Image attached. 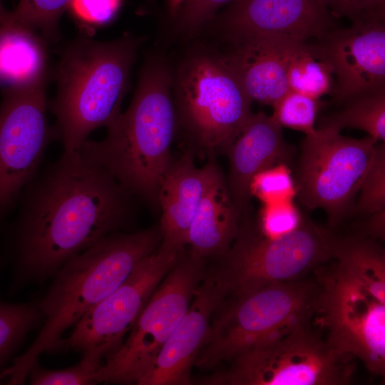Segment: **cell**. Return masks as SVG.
Instances as JSON below:
<instances>
[{
	"label": "cell",
	"instance_id": "cell-18",
	"mask_svg": "<svg viewBox=\"0 0 385 385\" xmlns=\"http://www.w3.org/2000/svg\"><path fill=\"white\" fill-rule=\"evenodd\" d=\"M304 42L268 34L230 42L225 55L252 101L273 106L288 91L287 70L295 50Z\"/></svg>",
	"mask_w": 385,
	"mask_h": 385
},
{
	"label": "cell",
	"instance_id": "cell-23",
	"mask_svg": "<svg viewBox=\"0 0 385 385\" xmlns=\"http://www.w3.org/2000/svg\"><path fill=\"white\" fill-rule=\"evenodd\" d=\"M341 111L324 119L320 128L340 132L351 128L367 133L376 143L385 140V90L346 102Z\"/></svg>",
	"mask_w": 385,
	"mask_h": 385
},
{
	"label": "cell",
	"instance_id": "cell-13",
	"mask_svg": "<svg viewBox=\"0 0 385 385\" xmlns=\"http://www.w3.org/2000/svg\"><path fill=\"white\" fill-rule=\"evenodd\" d=\"M184 250L160 243L115 290L81 317L58 348H69L104 364L120 348L150 295Z\"/></svg>",
	"mask_w": 385,
	"mask_h": 385
},
{
	"label": "cell",
	"instance_id": "cell-4",
	"mask_svg": "<svg viewBox=\"0 0 385 385\" xmlns=\"http://www.w3.org/2000/svg\"><path fill=\"white\" fill-rule=\"evenodd\" d=\"M173 76L162 60L145 66L126 111L100 141L86 140L79 150L107 170L135 198L158 207V191L171 160L177 128Z\"/></svg>",
	"mask_w": 385,
	"mask_h": 385
},
{
	"label": "cell",
	"instance_id": "cell-16",
	"mask_svg": "<svg viewBox=\"0 0 385 385\" xmlns=\"http://www.w3.org/2000/svg\"><path fill=\"white\" fill-rule=\"evenodd\" d=\"M333 16L320 0H233L218 19L229 42L260 35L323 38Z\"/></svg>",
	"mask_w": 385,
	"mask_h": 385
},
{
	"label": "cell",
	"instance_id": "cell-30",
	"mask_svg": "<svg viewBox=\"0 0 385 385\" xmlns=\"http://www.w3.org/2000/svg\"><path fill=\"white\" fill-rule=\"evenodd\" d=\"M304 222L292 200L263 205L255 225L264 237L274 239L297 230Z\"/></svg>",
	"mask_w": 385,
	"mask_h": 385
},
{
	"label": "cell",
	"instance_id": "cell-14",
	"mask_svg": "<svg viewBox=\"0 0 385 385\" xmlns=\"http://www.w3.org/2000/svg\"><path fill=\"white\" fill-rule=\"evenodd\" d=\"M331 65L335 101L385 90L384 21L352 23L332 29L317 43Z\"/></svg>",
	"mask_w": 385,
	"mask_h": 385
},
{
	"label": "cell",
	"instance_id": "cell-19",
	"mask_svg": "<svg viewBox=\"0 0 385 385\" xmlns=\"http://www.w3.org/2000/svg\"><path fill=\"white\" fill-rule=\"evenodd\" d=\"M289 147L282 127L263 112L252 114L227 151L230 170L227 187L242 216L245 215L251 194L250 185L258 173L279 163H285Z\"/></svg>",
	"mask_w": 385,
	"mask_h": 385
},
{
	"label": "cell",
	"instance_id": "cell-21",
	"mask_svg": "<svg viewBox=\"0 0 385 385\" xmlns=\"http://www.w3.org/2000/svg\"><path fill=\"white\" fill-rule=\"evenodd\" d=\"M45 42L36 31L0 23V86L18 87L48 76Z\"/></svg>",
	"mask_w": 385,
	"mask_h": 385
},
{
	"label": "cell",
	"instance_id": "cell-1",
	"mask_svg": "<svg viewBox=\"0 0 385 385\" xmlns=\"http://www.w3.org/2000/svg\"><path fill=\"white\" fill-rule=\"evenodd\" d=\"M135 198L79 149L65 151L21 194L9 242L17 281L54 276L70 258L129 227Z\"/></svg>",
	"mask_w": 385,
	"mask_h": 385
},
{
	"label": "cell",
	"instance_id": "cell-37",
	"mask_svg": "<svg viewBox=\"0 0 385 385\" xmlns=\"http://www.w3.org/2000/svg\"><path fill=\"white\" fill-rule=\"evenodd\" d=\"M175 1L176 2V1H177V0H175Z\"/></svg>",
	"mask_w": 385,
	"mask_h": 385
},
{
	"label": "cell",
	"instance_id": "cell-29",
	"mask_svg": "<svg viewBox=\"0 0 385 385\" xmlns=\"http://www.w3.org/2000/svg\"><path fill=\"white\" fill-rule=\"evenodd\" d=\"M357 210L371 214L385 208V146L376 144L371 165L361 185Z\"/></svg>",
	"mask_w": 385,
	"mask_h": 385
},
{
	"label": "cell",
	"instance_id": "cell-10",
	"mask_svg": "<svg viewBox=\"0 0 385 385\" xmlns=\"http://www.w3.org/2000/svg\"><path fill=\"white\" fill-rule=\"evenodd\" d=\"M207 269L206 260L183 251L150 295L120 348L97 372L96 384H138L188 311Z\"/></svg>",
	"mask_w": 385,
	"mask_h": 385
},
{
	"label": "cell",
	"instance_id": "cell-34",
	"mask_svg": "<svg viewBox=\"0 0 385 385\" xmlns=\"http://www.w3.org/2000/svg\"><path fill=\"white\" fill-rule=\"evenodd\" d=\"M369 215L364 225V235L375 240H384L385 208Z\"/></svg>",
	"mask_w": 385,
	"mask_h": 385
},
{
	"label": "cell",
	"instance_id": "cell-35",
	"mask_svg": "<svg viewBox=\"0 0 385 385\" xmlns=\"http://www.w3.org/2000/svg\"><path fill=\"white\" fill-rule=\"evenodd\" d=\"M9 11H7L2 4L1 0H0V23L4 22L8 16Z\"/></svg>",
	"mask_w": 385,
	"mask_h": 385
},
{
	"label": "cell",
	"instance_id": "cell-27",
	"mask_svg": "<svg viewBox=\"0 0 385 385\" xmlns=\"http://www.w3.org/2000/svg\"><path fill=\"white\" fill-rule=\"evenodd\" d=\"M103 363L88 356H83L76 365L51 370L43 368L36 359L29 369L28 376L33 385H86L96 384L97 372Z\"/></svg>",
	"mask_w": 385,
	"mask_h": 385
},
{
	"label": "cell",
	"instance_id": "cell-2",
	"mask_svg": "<svg viewBox=\"0 0 385 385\" xmlns=\"http://www.w3.org/2000/svg\"><path fill=\"white\" fill-rule=\"evenodd\" d=\"M332 263L317 269L314 316L335 348L385 372V254L365 235L336 237Z\"/></svg>",
	"mask_w": 385,
	"mask_h": 385
},
{
	"label": "cell",
	"instance_id": "cell-22",
	"mask_svg": "<svg viewBox=\"0 0 385 385\" xmlns=\"http://www.w3.org/2000/svg\"><path fill=\"white\" fill-rule=\"evenodd\" d=\"M289 90L319 99L332 93L334 86L333 70L316 44L302 43L292 54L287 70Z\"/></svg>",
	"mask_w": 385,
	"mask_h": 385
},
{
	"label": "cell",
	"instance_id": "cell-26",
	"mask_svg": "<svg viewBox=\"0 0 385 385\" xmlns=\"http://www.w3.org/2000/svg\"><path fill=\"white\" fill-rule=\"evenodd\" d=\"M319 99L289 90L273 106L272 118L282 128L287 127L313 135Z\"/></svg>",
	"mask_w": 385,
	"mask_h": 385
},
{
	"label": "cell",
	"instance_id": "cell-20",
	"mask_svg": "<svg viewBox=\"0 0 385 385\" xmlns=\"http://www.w3.org/2000/svg\"><path fill=\"white\" fill-rule=\"evenodd\" d=\"M242 217L220 170L191 222L187 240L189 250L207 261L220 260L237 237Z\"/></svg>",
	"mask_w": 385,
	"mask_h": 385
},
{
	"label": "cell",
	"instance_id": "cell-6",
	"mask_svg": "<svg viewBox=\"0 0 385 385\" xmlns=\"http://www.w3.org/2000/svg\"><path fill=\"white\" fill-rule=\"evenodd\" d=\"M177 126L194 155L227 153L252 115V100L225 55L200 51L173 76Z\"/></svg>",
	"mask_w": 385,
	"mask_h": 385
},
{
	"label": "cell",
	"instance_id": "cell-36",
	"mask_svg": "<svg viewBox=\"0 0 385 385\" xmlns=\"http://www.w3.org/2000/svg\"><path fill=\"white\" fill-rule=\"evenodd\" d=\"M0 267H1V259H0Z\"/></svg>",
	"mask_w": 385,
	"mask_h": 385
},
{
	"label": "cell",
	"instance_id": "cell-12",
	"mask_svg": "<svg viewBox=\"0 0 385 385\" xmlns=\"http://www.w3.org/2000/svg\"><path fill=\"white\" fill-rule=\"evenodd\" d=\"M48 76L4 88L0 103V228L38 174L53 140L47 119Z\"/></svg>",
	"mask_w": 385,
	"mask_h": 385
},
{
	"label": "cell",
	"instance_id": "cell-33",
	"mask_svg": "<svg viewBox=\"0 0 385 385\" xmlns=\"http://www.w3.org/2000/svg\"><path fill=\"white\" fill-rule=\"evenodd\" d=\"M120 4V0H72L69 8L81 21L102 24L113 17Z\"/></svg>",
	"mask_w": 385,
	"mask_h": 385
},
{
	"label": "cell",
	"instance_id": "cell-5",
	"mask_svg": "<svg viewBox=\"0 0 385 385\" xmlns=\"http://www.w3.org/2000/svg\"><path fill=\"white\" fill-rule=\"evenodd\" d=\"M141 38L130 34L108 41L81 36L63 50L56 70L57 92L51 108L65 151L108 127L121 114Z\"/></svg>",
	"mask_w": 385,
	"mask_h": 385
},
{
	"label": "cell",
	"instance_id": "cell-25",
	"mask_svg": "<svg viewBox=\"0 0 385 385\" xmlns=\"http://www.w3.org/2000/svg\"><path fill=\"white\" fill-rule=\"evenodd\" d=\"M72 0H19L2 22L41 32L43 38L59 40V21Z\"/></svg>",
	"mask_w": 385,
	"mask_h": 385
},
{
	"label": "cell",
	"instance_id": "cell-11",
	"mask_svg": "<svg viewBox=\"0 0 385 385\" xmlns=\"http://www.w3.org/2000/svg\"><path fill=\"white\" fill-rule=\"evenodd\" d=\"M376 143L371 137H344L319 128L302 142L297 195L309 209L322 208L330 226L348 214L373 160Z\"/></svg>",
	"mask_w": 385,
	"mask_h": 385
},
{
	"label": "cell",
	"instance_id": "cell-28",
	"mask_svg": "<svg viewBox=\"0 0 385 385\" xmlns=\"http://www.w3.org/2000/svg\"><path fill=\"white\" fill-rule=\"evenodd\" d=\"M251 196L263 205L293 200L297 185L286 163H279L255 175L250 185Z\"/></svg>",
	"mask_w": 385,
	"mask_h": 385
},
{
	"label": "cell",
	"instance_id": "cell-8",
	"mask_svg": "<svg viewBox=\"0 0 385 385\" xmlns=\"http://www.w3.org/2000/svg\"><path fill=\"white\" fill-rule=\"evenodd\" d=\"M317 292L316 279L302 278L227 297L212 316L194 366L215 370L295 324L312 319Z\"/></svg>",
	"mask_w": 385,
	"mask_h": 385
},
{
	"label": "cell",
	"instance_id": "cell-3",
	"mask_svg": "<svg viewBox=\"0 0 385 385\" xmlns=\"http://www.w3.org/2000/svg\"><path fill=\"white\" fill-rule=\"evenodd\" d=\"M161 241L159 224L135 232H117L66 261L38 303L44 319L42 329L28 349L1 372L0 384H24L39 355L58 348L64 332L115 290Z\"/></svg>",
	"mask_w": 385,
	"mask_h": 385
},
{
	"label": "cell",
	"instance_id": "cell-32",
	"mask_svg": "<svg viewBox=\"0 0 385 385\" xmlns=\"http://www.w3.org/2000/svg\"><path fill=\"white\" fill-rule=\"evenodd\" d=\"M233 0H188L181 8L177 21L178 31L192 34L215 17V12Z\"/></svg>",
	"mask_w": 385,
	"mask_h": 385
},
{
	"label": "cell",
	"instance_id": "cell-24",
	"mask_svg": "<svg viewBox=\"0 0 385 385\" xmlns=\"http://www.w3.org/2000/svg\"><path fill=\"white\" fill-rule=\"evenodd\" d=\"M41 319L43 316L38 304L8 303L0 299V374Z\"/></svg>",
	"mask_w": 385,
	"mask_h": 385
},
{
	"label": "cell",
	"instance_id": "cell-9",
	"mask_svg": "<svg viewBox=\"0 0 385 385\" xmlns=\"http://www.w3.org/2000/svg\"><path fill=\"white\" fill-rule=\"evenodd\" d=\"M335 240L329 230L308 220L290 233L269 239L243 218L230 250L215 265L227 297L241 296L302 279L330 260Z\"/></svg>",
	"mask_w": 385,
	"mask_h": 385
},
{
	"label": "cell",
	"instance_id": "cell-15",
	"mask_svg": "<svg viewBox=\"0 0 385 385\" xmlns=\"http://www.w3.org/2000/svg\"><path fill=\"white\" fill-rule=\"evenodd\" d=\"M227 297L216 265L208 267L189 308L138 385H188L212 316Z\"/></svg>",
	"mask_w": 385,
	"mask_h": 385
},
{
	"label": "cell",
	"instance_id": "cell-31",
	"mask_svg": "<svg viewBox=\"0 0 385 385\" xmlns=\"http://www.w3.org/2000/svg\"><path fill=\"white\" fill-rule=\"evenodd\" d=\"M333 17L352 23L384 21L385 0H320Z\"/></svg>",
	"mask_w": 385,
	"mask_h": 385
},
{
	"label": "cell",
	"instance_id": "cell-17",
	"mask_svg": "<svg viewBox=\"0 0 385 385\" xmlns=\"http://www.w3.org/2000/svg\"><path fill=\"white\" fill-rule=\"evenodd\" d=\"M194 154L187 149L173 158L161 180L158 206L161 244L181 250L187 245L188 231L197 208L217 173L220 170L212 159L202 168L194 163Z\"/></svg>",
	"mask_w": 385,
	"mask_h": 385
},
{
	"label": "cell",
	"instance_id": "cell-7",
	"mask_svg": "<svg viewBox=\"0 0 385 385\" xmlns=\"http://www.w3.org/2000/svg\"><path fill=\"white\" fill-rule=\"evenodd\" d=\"M306 319L195 381L208 385H344L355 358L331 344Z\"/></svg>",
	"mask_w": 385,
	"mask_h": 385
}]
</instances>
